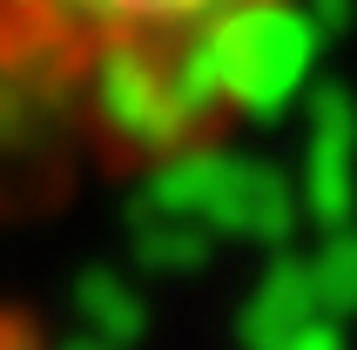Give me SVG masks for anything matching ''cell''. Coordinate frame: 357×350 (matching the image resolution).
<instances>
[{
  "label": "cell",
  "mask_w": 357,
  "mask_h": 350,
  "mask_svg": "<svg viewBox=\"0 0 357 350\" xmlns=\"http://www.w3.org/2000/svg\"><path fill=\"white\" fill-rule=\"evenodd\" d=\"M317 0H0V128L101 175L216 149L283 81Z\"/></svg>",
  "instance_id": "cell-1"
}]
</instances>
